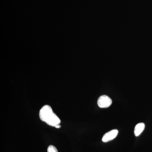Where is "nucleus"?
Instances as JSON below:
<instances>
[{
  "mask_svg": "<svg viewBox=\"0 0 152 152\" xmlns=\"http://www.w3.org/2000/svg\"><path fill=\"white\" fill-rule=\"evenodd\" d=\"M48 152H58V151L53 145H50L48 148Z\"/></svg>",
  "mask_w": 152,
  "mask_h": 152,
  "instance_id": "39448f33",
  "label": "nucleus"
},
{
  "mask_svg": "<svg viewBox=\"0 0 152 152\" xmlns=\"http://www.w3.org/2000/svg\"><path fill=\"white\" fill-rule=\"evenodd\" d=\"M145 128V124L143 123H139L136 125L134 131V133L136 137H138L140 135L144 130Z\"/></svg>",
  "mask_w": 152,
  "mask_h": 152,
  "instance_id": "20e7f679",
  "label": "nucleus"
},
{
  "mask_svg": "<svg viewBox=\"0 0 152 152\" xmlns=\"http://www.w3.org/2000/svg\"><path fill=\"white\" fill-rule=\"evenodd\" d=\"M39 117L42 121L52 126L55 127L61 123L59 118L53 112L50 106L48 105L44 106L41 108Z\"/></svg>",
  "mask_w": 152,
  "mask_h": 152,
  "instance_id": "f257e3e1",
  "label": "nucleus"
},
{
  "mask_svg": "<svg viewBox=\"0 0 152 152\" xmlns=\"http://www.w3.org/2000/svg\"><path fill=\"white\" fill-rule=\"evenodd\" d=\"M97 104L99 107L102 108L109 107L112 104V100L107 95H102L99 97Z\"/></svg>",
  "mask_w": 152,
  "mask_h": 152,
  "instance_id": "f03ea898",
  "label": "nucleus"
},
{
  "mask_svg": "<svg viewBox=\"0 0 152 152\" xmlns=\"http://www.w3.org/2000/svg\"><path fill=\"white\" fill-rule=\"evenodd\" d=\"M55 127L57 128V129H59V128H60L61 127V125H57V126H55Z\"/></svg>",
  "mask_w": 152,
  "mask_h": 152,
  "instance_id": "423d86ee",
  "label": "nucleus"
},
{
  "mask_svg": "<svg viewBox=\"0 0 152 152\" xmlns=\"http://www.w3.org/2000/svg\"><path fill=\"white\" fill-rule=\"evenodd\" d=\"M118 133V131L117 129L112 130L106 133L103 137L102 140L104 142H107L112 140H114Z\"/></svg>",
  "mask_w": 152,
  "mask_h": 152,
  "instance_id": "7ed1b4c3",
  "label": "nucleus"
}]
</instances>
